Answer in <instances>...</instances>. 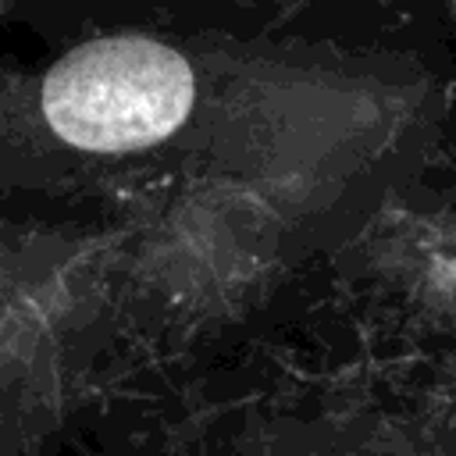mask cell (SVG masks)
I'll list each match as a JSON object with an SVG mask.
<instances>
[{
  "label": "cell",
  "mask_w": 456,
  "mask_h": 456,
  "mask_svg": "<svg viewBox=\"0 0 456 456\" xmlns=\"http://www.w3.org/2000/svg\"><path fill=\"white\" fill-rule=\"evenodd\" d=\"M189 61L150 36H103L68 50L43 78L46 125L89 153L167 139L192 110Z\"/></svg>",
  "instance_id": "obj_1"
},
{
  "label": "cell",
  "mask_w": 456,
  "mask_h": 456,
  "mask_svg": "<svg viewBox=\"0 0 456 456\" xmlns=\"http://www.w3.org/2000/svg\"><path fill=\"white\" fill-rule=\"evenodd\" d=\"M449 11H452V18H456V0H449Z\"/></svg>",
  "instance_id": "obj_2"
}]
</instances>
